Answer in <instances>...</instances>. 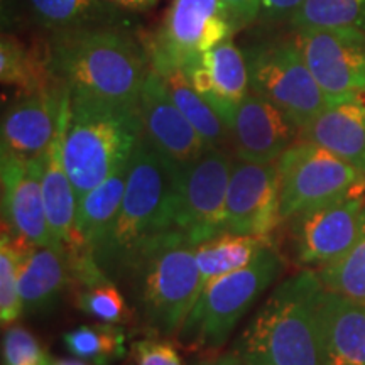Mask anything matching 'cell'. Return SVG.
Wrapping results in <instances>:
<instances>
[{"label": "cell", "mask_w": 365, "mask_h": 365, "mask_svg": "<svg viewBox=\"0 0 365 365\" xmlns=\"http://www.w3.org/2000/svg\"><path fill=\"white\" fill-rule=\"evenodd\" d=\"M51 75L71 95L139 107L150 59L125 27H81L49 36L44 51Z\"/></svg>", "instance_id": "obj_1"}, {"label": "cell", "mask_w": 365, "mask_h": 365, "mask_svg": "<svg viewBox=\"0 0 365 365\" xmlns=\"http://www.w3.org/2000/svg\"><path fill=\"white\" fill-rule=\"evenodd\" d=\"M176 168L140 134L130 156L124 200L113 225L95 250L112 281L124 279L139 250L154 237L175 230Z\"/></svg>", "instance_id": "obj_2"}, {"label": "cell", "mask_w": 365, "mask_h": 365, "mask_svg": "<svg viewBox=\"0 0 365 365\" xmlns=\"http://www.w3.org/2000/svg\"><path fill=\"white\" fill-rule=\"evenodd\" d=\"M323 289L309 269L282 281L237 340L235 352L252 365H327L318 319Z\"/></svg>", "instance_id": "obj_3"}, {"label": "cell", "mask_w": 365, "mask_h": 365, "mask_svg": "<svg viewBox=\"0 0 365 365\" xmlns=\"http://www.w3.org/2000/svg\"><path fill=\"white\" fill-rule=\"evenodd\" d=\"M124 281L144 327L163 339H176L200 296L196 245L178 230L159 234L139 250Z\"/></svg>", "instance_id": "obj_4"}, {"label": "cell", "mask_w": 365, "mask_h": 365, "mask_svg": "<svg viewBox=\"0 0 365 365\" xmlns=\"http://www.w3.org/2000/svg\"><path fill=\"white\" fill-rule=\"evenodd\" d=\"M140 134L137 107L71 95L63 163L78 202L129 163Z\"/></svg>", "instance_id": "obj_5"}, {"label": "cell", "mask_w": 365, "mask_h": 365, "mask_svg": "<svg viewBox=\"0 0 365 365\" xmlns=\"http://www.w3.org/2000/svg\"><path fill=\"white\" fill-rule=\"evenodd\" d=\"M284 271L274 245H264L254 261L208 282L182 323L176 341L200 355L220 352L240 318Z\"/></svg>", "instance_id": "obj_6"}, {"label": "cell", "mask_w": 365, "mask_h": 365, "mask_svg": "<svg viewBox=\"0 0 365 365\" xmlns=\"http://www.w3.org/2000/svg\"><path fill=\"white\" fill-rule=\"evenodd\" d=\"M242 49L250 91L279 107L299 130L328 105L294 38L259 39Z\"/></svg>", "instance_id": "obj_7"}, {"label": "cell", "mask_w": 365, "mask_h": 365, "mask_svg": "<svg viewBox=\"0 0 365 365\" xmlns=\"http://www.w3.org/2000/svg\"><path fill=\"white\" fill-rule=\"evenodd\" d=\"M277 171L282 222L365 191L364 176L354 166L312 140L298 139L287 148Z\"/></svg>", "instance_id": "obj_8"}, {"label": "cell", "mask_w": 365, "mask_h": 365, "mask_svg": "<svg viewBox=\"0 0 365 365\" xmlns=\"http://www.w3.org/2000/svg\"><path fill=\"white\" fill-rule=\"evenodd\" d=\"M239 26L223 0H171L159 29L148 41L150 68H185L234 38Z\"/></svg>", "instance_id": "obj_9"}, {"label": "cell", "mask_w": 365, "mask_h": 365, "mask_svg": "<svg viewBox=\"0 0 365 365\" xmlns=\"http://www.w3.org/2000/svg\"><path fill=\"white\" fill-rule=\"evenodd\" d=\"M232 164V153L208 148L198 159L176 173L173 225L193 245L223 234Z\"/></svg>", "instance_id": "obj_10"}, {"label": "cell", "mask_w": 365, "mask_h": 365, "mask_svg": "<svg viewBox=\"0 0 365 365\" xmlns=\"http://www.w3.org/2000/svg\"><path fill=\"white\" fill-rule=\"evenodd\" d=\"M291 252L299 266L323 267L354 247L365 228V196L349 195L287 218Z\"/></svg>", "instance_id": "obj_11"}, {"label": "cell", "mask_w": 365, "mask_h": 365, "mask_svg": "<svg viewBox=\"0 0 365 365\" xmlns=\"http://www.w3.org/2000/svg\"><path fill=\"white\" fill-rule=\"evenodd\" d=\"M304 61L328 103L365 98V31H294Z\"/></svg>", "instance_id": "obj_12"}, {"label": "cell", "mask_w": 365, "mask_h": 365, "mask_svg": "<svg viewBox=\"0 0 365 365\" xmlns=\"http://www.w3.org/2000/svg\"><path fill=\"white\" fill-rule=\"evenodd\" d=\"M282 222L277 163L259 164L234 158L225 200L223 232L257 237L274 245Z\"/></svg>", "instance_id": "obj_13"}, {"label": "cell", "mask_w": 365, "mask_h": 365, "mask_svg": "<svg viewBox=\"0 0 365 365\" xmlns=\"http://www.w3.org/2000/svg\"><path fill=\"white\" fill-rule=\"evenodd\" d=\"M43 171L44 156L26 159L0 150L2 232L19 245H61L46 217Z\"/></svg>", "instance_id": "obj_14"}, {"label": "cell", "mask_w": 365, "mask_h": 365, "mask_svg": "<svg viewBox=\"0 0 365 365\" xmlns=\"http://www.w3.org/2000/svg\"><path fill=\"white\" fill-rule=\"evenodd\" d=\"M139 115L143 135L178 171L198 159L208 145L182 115L168 93L166 86L154 70H150L139 98Z\"/></svg>", "instance_id": "obj_15"}, {"label": "cell", "mask_w": 365, "mask_h": 365, "mask_svg": "<svg viewBox=\"0 0 365 365\" xmlns=\"http://www.w3.org/2000/svg\"><path fill=\"white\" fill-rule=\"evenodd\" d=\"M68 93L70 90L61 83L19 93L4 110L0 150L26 159L43 158L56 134Z\"/></svg>", "instance_id": "obj_16"}, {"label": "cell", "mask_w": 365, "mask_h": 365, "mask_svg": "<svg viewBox=\"0 0 365 365\" xmlns=\"http://www.w3.org/2000/svg\"><path fill=\"white\" fill-rule=\"evenodd\" d=\"M230 134L235 158L269 164L299 139V127L279 107L249 91L237 107Z\"/></svg>", "instance_id": "obj_17"}, {"label": "cell", "mask_w": 365, "mask_h": 365, "mask_svg": "<svg viewBox=\"0 0 365 365\" xmlns=\"http://www.w3.org/2000/svg\"><path fill=\"white\" fill-rule=\"evenodd\" d=\"M182 70L195 90L230 129L237 107L250 91L244 49L228 39L193 59Z\"/></svg>", "instance_id": "obj_18"}, {"label": "cell", "mask_w": 365, "mask_h": 365, "mask_svg": "<svg viewBox=\"0 0 365 365\" xmlns=\"http://www.w3.org/2000/svg\"><path fill=\"white\" fill-rule=\"evenodd\" d=\"M19 293L26 313H46L71 284L65 245H21Z\"/></svg>", "instance_id": "obj_19"}, {"label": "cell", "mask_w": 365, "mask_h": 365, "mask_svg": "<svg viewBox=\"0 0 365 365\" xmlns=\"http://www.w3.org/2000/svg\"><path fill=\"white\" fill-rule=\"evenodd\" d=\"M318 319L327 365H365V303L323 289Z\"/></svg>", "instance_id": "obj_20"}, {"label": "cell", "mask_w": 365, "mask_h": 365, "mask_svg": "<svg viewBox=\"0 0 365 365\" xmlns=\"http://www.w3.org/2000/svg\"><path fill=\"white\" fill-rule=\"evenodd\" d=\"M299 139L331 150L365 180V98L328 103L299 130Z\"/></svg>", "instance_id": "obj_21"}, {"label": "cell", "mask_w": 365, "mask_h": 365, "mask_svg": "<svg viewBox=\"0 0 365 365\" xmlns=\"http://www.w3.org/2000/svg\"><path fill=\"white\" fill-rule=\"evenodd\" d=\"M71 95L68 93L63 102L61 117L54 134L51 145L44 154V171H43V198L46 217H48L49 228L58 244L70 245L75 235L76 213H78V198L73 188L70 176H68L65 163H63V145H65V134L70 122Z\"/></svg>", "instance_id": "obj_22"}, {"label": "cell", "mask_w": 365, "mask_h": 365, "mask_svg": "<svg viewBox=\"0 0 365 365\" xmlns=\"http://www.w3.org/2000/svg\"><path fill=\"white\" fill-rule=\"evenodd\" d=\"M130 163V159H129ZM129 163L122 164L107 180L95 186L78 202L75 235L66 247H86L95 252L108 235L124 200Z\"/></svg>", "instance_id": "obj_23"}, {"label": "cell", "mask_w": 365, "mask_h": 365, "mask_svg": "<svg viewBox=\"0 0 365 365\" xmlns=\"http://www.w3.org/2000/svg\"><path fill=\"white\" fill-rule=\"evenodd\" d=\"M31 21L48 33L81 27H130L127 12L105 0H24Z\"/></svg>", "instance_id": "obj_24"}, {"label": "cell", "mask_w": 365, "mask_h": 365, "mask_svg": "<svg viewBox=\"0 0 365 365\" xmlns=\"http://www.w3.org/2000/svg\"><path fill=\"white\" fill-rule=\"evenodd\" d=\"M154 71L158 73L159 78L166 86L168 93L176 103V107L180 108L182 115L188 118V122L195 127L196 132L202 135L205 144L208 148L234 153L232 150L230 129L218 117V113L210 107L207 100L195 90L185 70L180 66H164Z\"/></svg>", "instance_id": "obj_25"}, {"label": "cell", "mask_w": 365, "mask_h": 365, "mask_svg": "<svg viewBox=\"0 0 365 365\" xmlns=\"http://www.w3.org/2000/svg\"><path fill=\"white\" fill-rule=\"evenodd\" d=\"M266 242L250 235L223 234L196 245V264L200 271V293L217 277L245 267L254 261Z\"/></svg>", "instance_id": "obj_26"}, {"label": "cell", "mask_w": 365, "mask_h": 365, "mask_svg": "<svg viewBox=\"0 0 365 365\" xmlns=\"http://www.w3.org/2000/svg\"><path fill=\"white\" fill-rule=\"evenodd\" d=\"M0 80L2 85L16 86L19 93L59 83L49 71L44 54L34 53L11 34H2L0 41Z\"/></svg>", "instance_id": "obj_27"}, {"label": "cell", "mask_w": 365, "mask_h": 365, "mask_svg": "<svg viewBox=\"0 0 365 365\" xmlns=\"http://www.w3.org/2000/svg\"><path fill=\"white\" fill-rule=\"evenodd\" d=\"M287 26L301 29L365 31V0H304Z\"/></svg>", "instance_id": "obj_28"}, {"label": "cell", "mask_w": 365, "mask_h": 365, "mask_svg": "<svg viewBox=\"0 0 365 365\" xmlns=\"http://www.w3.org/2000/svg\"><path fill=\"white\" fill-rule=\"evenodd\" d=\"M68 352L95 365H108L125 355V333L112 323L81 325L63 335Z\"/></svg>", "instance_id": "obj_29"}, {"label": "cell", "mask_w": 365, "mask_h": 365, "mask_svg": "<svg viewBox=\"0 0 365 365\" xmlns=\"http://www.w3.org/2000/svg\"><path fill=\"white\" fill-rule=\"evenodd\" d=\"M314 272L327 291L365 303V228L349 252Z\"/></svg>", "instance_id": "obj_30"}, {"label": "cell", "mask_w": 365, "mask_h": 365, "mask_svg": "<svg viewBox=\"0 0 365 365\" xmlns=\"http://www.w3.org/2000/svg\"><path fill=\"white\" fill-rule=\"evenodd\" d=\"M21 245L11 235L2 232L0 239V322L2 327L11 325L24 313L19 293Z\"/></svg>", "instance_id": "obj_31"}, {"label": "cell", "mask_w": 365, "mask_h": 365, "mask_svg": "<svg viewBox=\"0 0 365 365\" xmlns=\"http://www.w3.org/2000/svg\"><path fill=\"white\" fill-rule=\"evenodd\" d=\"M78 308L103 323L120 325L130 319V308L112 279L83 287L78 293Z\"/></svg>", "instance_id": "obj_32"}, {"label": "cell", "mask_w": 365, "mask_h": 365, "mask_svg": "<svg viewBox=\"0 0 365 365\" xmlns=\"http://www.w3.org/2000/svg\"><path fill=\"white\" fill-rule=\"evenodd\" d=\"M4 365H53L41 341L24 327H11L4 333Z\"/></svg>", "instance_id": "obj_33"}, {"label": "cell", "mask_w": 365, "mask_h": 365, "mask_svg": "<svg viewBox=\"0 0 365 365\" xmlns=\"http://www.w3.org/2000/svg\"><path fill=\"white\" fill-rule=\"evenodd\" d=\"M132 355L137 365H182L175 346L170 341L156 339L137 341Z\"/></svg>", "instance_id": "obj_34"}, {"label": "cell", "mask_w": 365, "mask_h": 365, "mask_svg": "<svg viewBox=\"0 0 365 365\" xmlns=\"http://www.w3.org/2000/svg\"><path fill=\"white\" fill-rule=\"evenodd\" d=\"M304 0H261L259 6L257 24L276 26L282 22H289L294 12L303 6Z\"/></svg>", "instance_id": "obj_35"}, {"label": "cell", "mask_w": 365, "mask_h": 365, "mask_svg": "<svg viewBox=\"0 0 365 365\" xmlns=\"http://www.w3.org/2000/svg\"><path fill=\"white\" fill-rule=\"evenodd\" d=\"M223 2L227 4L228 11H230L232 17L235 19L239 29L257 22L261 0H223Z\"/></svg>", "instance_id": "obj_36"}, {"label": "cell", "mask_w": 365, "mask_h": 365, "mask_svg": "<svg viewBox=\"0 0 365 365\" xmlns=\"http://www.w3.org/2000/svg\"><path fill=\"white\" fill-rule=\"evenodd\" d=\"M191 365H252L250 362H247L240 354H237L234 349L230 352L220 354H207L202 355L196 362H193Z\"/></svg>", "instance_id": "obj_37"}, {"label": "cell", "mask_w": 365, "mask_h": 365, "mask_svg": "<svg viewBox=\"0 0 365 365\" xmlns=\"http://www.w3.org/2000/svg\"><path fill=\"white\" fill-rule=\"evenodd\" d=\"M105 2L124 12H143L153 9L159 0H105Z\"/></svg>", "instance_id": "obj_38"}, {"label": "cell", "mask_w": 365, "mask_h": 365, "mask_svg": "<svg viewBox=\"0 0 365 365\" xmlns=\"http://www.w3.org/2000/svg\"><path fill=\"white\" fill-rule=\"evenodd\" d=\"M53 365H85L78 362V360H56V362H53Z\"/></svg>", "instance_id": "obj_39"}]
</instances>
